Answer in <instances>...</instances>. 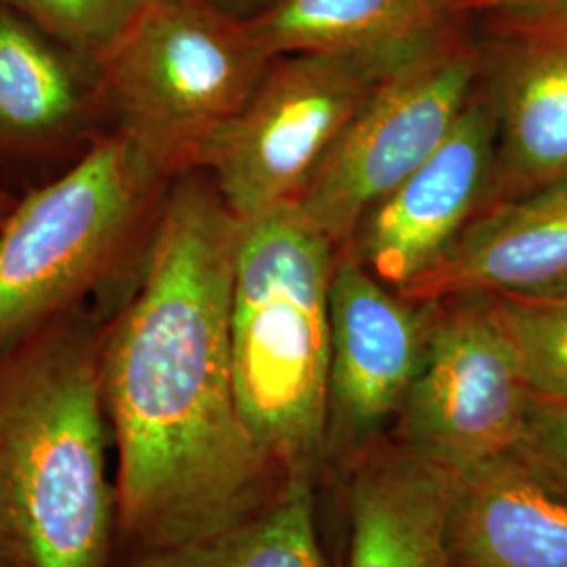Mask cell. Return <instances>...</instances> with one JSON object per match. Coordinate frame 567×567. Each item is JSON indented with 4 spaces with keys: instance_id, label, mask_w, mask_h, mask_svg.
<instances>
[{
    "instance_id": "6da1fadb",
    "label": "cell",
    "mask_w": 567,
    "mask_h": 567,
    "mask_svg": "<svg viewBox=\"0 0 567 567\" xmlns=\"http://www.w3.org/2000/svg\"><path fill=\"white\" fill-rule=\"evenodd\" d=\"M238 219L213 179L171 185L137 280L110 316L103 404L118 454L116 550L240 524L290 484L244 423L229 309Z\"/></svg>"
},
{
    "instance_id": "7a4b0ae2",
    "label": "cell",
    "mask_w": 567,
    "mask_h": 567,
    "mask_svg": "<svg viewBox=\"0 0 567 567\" xmlns=\"http://www.w3.org/2000/svg\"><path fill=\"white\" fill-rule=\"evenodd\" d=\"M107 320L79 305L0 351V557L11 567L114 561Z\"/></svg>"
},
{
    "instance_id": "3957f363",
    "label": "cell",
    "mask_w": 567,
    "mask_h": 567,
    "mask_svg": "<svg viewBox=\"0 0 567 567\" xmlns=\"http://www.w3.org/2000/svg\"><path fill=\"white\" fill-rule=\"evenodd\" d=\"M337 246L297 203L238 221L229 337L236 395L288 480L324 471L330 284Z\"/></svg>"
},
{
    "instance_id": "277c9868",
    "label": "cell",
    "mask_w": 567,
    "mask_h": 567,
    "mask_svg": "<svg viewBox=\"0 0 567 567\" xmlns=\"http://www.w3.org/2000/svg\"><path fill=\"white\" fill-rule=\"evenodd\" d=\"M173 183L110 128L55 182L18 198L0 229V351L143 255Z\"/></svg>"
},
{
    "instance_id": "5b68a950",
    "label": "cell",
    "mask_w": 567,
    "mask_h": 567,
    "mask_svg": "<svg viewBox=\"0 0 567 567\" xmlns=\"http://www.w3.org/2000/svg\"><path fill=\"white\" fill-rule=\"evenodd\" d=\"M271 58L210 0H147L95 68L105 114L168 182L203 171Z\"/></svg>"
},
{
    "instance_id": "8992f818",
    "label": "cell",
    "mask_w": 567,
    "mask_h": 567,
    "mask_svg": "<svg viewBox=\"0 0 567 567\" xmlns=\"http://www.w3.org/2000/svg\"><path fill=\"white\" fill-rule=\"evenodd\" d=\"M414 58L374 53L274 58L250 100L204 156L203 171L231 215L243 221L274 206L297 203L347 126L381 84Z\"/></svg>"
},
{
    "instance_id": "52a82bcc",
    "label": "cell",
    "mask_w": 567,
    "mask_h": 567,
    "mask_svg": "<svg viewBox=\"0 0 567 567\" xmlns=\"http://www.w3.org/2000/svg\"><path fill=\"white\" fill-rule=\"evenodd\" d=\"M534 391L486 295L433 307L421 368L389 437L450 473L511 454Z\"/></svg>"
},
{
    "instance_id": "ba28073f",
    "label": "cell",
    "mask_w": 567,
    "mask_h": 567,
    "mask_svg": "<svg viewBox=\"0 0 567 567\" xmlns=\"http://www.w3.org/2000/svg\"><path fill=\"white\" fill-rule=\"evenodd\" d=\"M477 81V44L461 28L381 84L297 198L337 250L351 243L370 208L444 143Z\"/></svg>"
},
{
    "instance_id": "9c48e42d",
    "label": "cell",
    "mask_w": 567,
    "mask_h": 567,
    "mask_svg": "<svg viewBox=\"0 0 567 567\" xmlns=\"http://www.w3.org/2000/svg\"><path fill=\"white\" fill-rule=\"evenodd\" d=\"M435 303L410 301L344 246L330 284L324 465L349 471L393 426L423 362Z\"/></svg>"
},
{
    "instance_id": "30bf717a",
    "label": "cell",
    "mask_w": 567,
    "mask_h": 567,
    "mask_svg": "<svg viewBox=\"0 0 567 567\" xmlns=\"http://www.w3.org/2000/svg\"><path fill=\"white\" fill-rule=\"evenodd\" d=\"M475 44L496 114L492 206L567 177V4L486 13Z\"/></svg>"
},
{
    "instance_id": "8fae6325",
    "label": "cell",
    "mask_w": 567,
    "mask_h": 567,
    "mask_svg": "<svg viewBox=\"0 0 567 567\" xmlns=\"http://www.w3.org/2000/svg\"><path fill=\"white\" fill-rule=\"evenodd\" d=\"M496 114L477 81L444 143L358 225L347 248L393 290L421 278L489 200Z\"/></svg>"
},
{
    "instance_id": "7c38bea8",
    "label": "cell",
    "mask_w": 567,
    "mask_h": 567,
    "mask_svg": "<svg viewBox=\"0 0 567 567\" xmlns=\"http://www.w3.org/2000/svg\"><path fill=\"white\" fill-rule=\"evenodd\" d=\"M567 288V177L484 208L446 255L400 295L536 297Z\"/></svg>"
},
{
    "instance_id": "4fadbf2b",
    "label": "cell",
    "mask_w": 567,
    "mask_h": 567,
    "mask_svg": "<svg viewBox=\"0 0 567 567\" xmlns=\"http://www.w3.org/2000/svg\"><path fill=\"white\" fill-rule=\"evenodd\" d=\"M347 477V567H454L447 547L454 473L416 458L386 435Z\"/></svg>"
},
{
    "instance_id": "5bb4252c",
    "label": "cell",
    "mask_w": 567,
    "mask_h": 567,
    "mask_svg": "<svg viewBox=\"0 0 567 567\" xmlns=\"http://www.w3.org/2000/svg\"><path fill=\"white\" fill-rule=\"evenodd\" d=\"M454 567H567V503L511 452L454 473L447 507Z\"/></svg>"
},
{
    "instance_id": "9a60e30c",
    "label": "cell",
    "mask_w": 567,
    "mask_h": 567,
    "mask_svg": "<svg viewBox=\"0 0 567 567\" xmlns=\"http://www.w3.org/2000/svg\"><path fill=\"white\" fill-rule=\"evenodd\" d=\"M107 116L97 68L0 2V154L86 137Z\"/></svg>"
},
{
    "instance_id": "2e32d148",
    "label": "cell",
    "mask_w": 567,
    "mask_h": 567,
    "mask_svg": "<svg viewBox=\"0 0 567 567\" xmlns=\"http://www.w3.org/2000/svg\"><path fill=\"white\" fill-rule=\"evenodd\" d=\"M447 0H282L246 21L274 60L292 53L419 55L463 28Z\"/></svg>"
},
{
    "instance_id": "e0dca14e",
    "label": "cell",
    "mask_w": 567,
    "mask_h": 567,
    "mask_svg": "<svg viewBox=\"0 0 567 567\" xmlns=\"http://www.w3.org/2000/svg\"><path fill=\"white\" fill-rule=\"evenodd\" d=\"M112 567H326L316 522V482L292 480L274 505L200 538L116 550Z\"/></svg>"
},
{
    "instance_id": "ac0fdd59",
    "label": "cell",
    "mask_w": 567,
    "mask_h": 567,
    "mask_svg": "<svg viewBox=\"0 0 567 567\" xmlns=\"http://www.w3.org/2000/svg\"><path fill=\"white\" fill-rule=\"evenodd\" d=\"M492 299L534 395L567 398V288Z\"/></svg>"
},
{
    "instance_id": "d6986e66",
    "label": "cell",
    "mask_w": 567,
    "mask_h": 567,
    "mask_svg": "<svg viewBox=\"0 0 567 567\" xmlns=\"http://www.w3.org/2000/svg\"><path fill=\"white\" fill-rule=\"evenodd\" d=\"M81 60L97 65L135 23L147 0H7Z\"/></svg>"
},
{
    "instance_id": "ffe728a7",
    "label": "cell",
    "mask_w": 567,
    "mask_h": 567,
    "mask_svg": "<svg viewBox=\"0 0 567 567\" xmlns=\"http://www.w3.org/2000/svg\"><path fill=\"white\" fill-rule=\"evenodd\" d=\"M513 454L543 486L567 503V398H532Z\"/></svg>"
},
{
    "instance_id": "44dd1931",
    "label": "cell",
    "mask_w": 567,
    "mask_h": 567,
    "mask_svg": "<svg viewBox=\"0 0 567 567\" xmlns=\"http://www.w3.org/2000/svg\"><path fill=\"white\" fill-rule=\"evenodd\" d=\"M456 13L463 18L471 13H496L508 9H527V7H548V4H567V0H447Z\"/></svg>"
},
{
    "instance_id": "7402d4cb",
    "label": "cell",
    "mask_w": 567,
    "mask_h": 567,
    "mask_svg": "<svg viewBox=\"0 0 567 567\" xmlns=\"http://www.w3.org/2000/svg\"><path fill=\"white\" fill-rule=\"evenodd\" d=\"M210 2L236 20L250 21L271 11L282 0H210Z\"/></svg>"
},
{
    "instance_id": "603a6c76",
    "label": "cell",
    "mask_w": 567,
    "mask_h": 567,
    "mask_svg": "<svg viewBox=\"0 0 567 567\" xmlns=\"http://www.w3.org/2000/svg\"><path fill=\"white\" fill-rule=\"evenodd\" d=\"M16 204H18L16 196L0 192V229H2L4 221L9 219V215H11V210L16 208Z\"/></svg>"
},
{
    "instance_id": "cb8c5ba5",
    "label": "cell",
    "mask_w": 567,
    "mask_h": 567,
    "mask_svg": "<svg viewBox=\"0 0 567 567\" xmlns=\"http://www.w3.org/2000/svg\"><path fill=\"white\" fill-rule=\"evenodd\" d=\"M0 567H11V566H9V564H7V561H4V559H2V557H0Z\"/></svg>"
},
{
    "instance_id": "d4e9b609",
    "label": "cell",
    "mask_w": 567,
    "mask_h": 567,
    "mask_svg": "<svg viewBox=\"0 0 567 567\" xmlns=\"http://www.w3.org/2000/svg\"><path fill=\"white\" fill-rule=\"evenodd\" d=\"M0 2H7V0H0Z\"/></svg>"
}]
</instances>
